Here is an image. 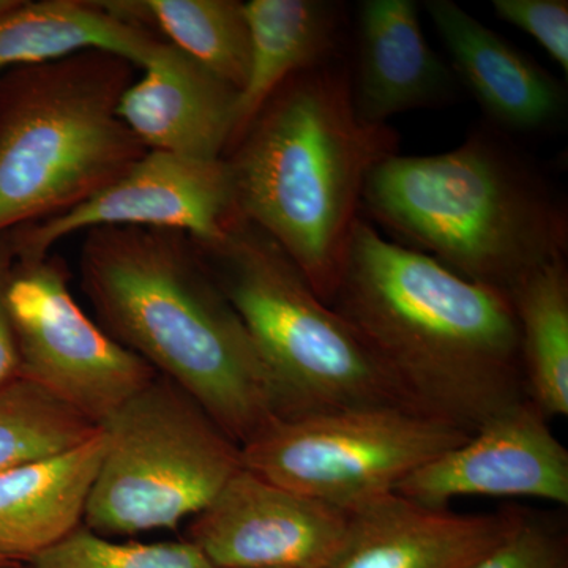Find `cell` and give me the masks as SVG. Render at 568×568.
Instances as JSON below:
<instances>
[{
	"mask_svg": "<svg viewBox=\"0 0 568 568\" xmlns=\"http://www.w3.org/2000/svg\"><path fill=\"white\" fill-rule=\"evenodd\" d=\"M392 126L357 118L351 71L290 78L226 153L235 212L267 234L331 305L369 171L396 155Z\"/></svg>",
	"mask_w": 568,
	"mask_h": 568,
	"instance_id": "3",
	"label": "cell"
},
{
	"mask_svg": "<svg viewBox=\"0 0 568 568\" xmlns=\"http://www.w3.org/2000/svg\"><path fill=\"white\" fill-rule=\"evenodd\" d=\"M159 41L148 29L112 17L100 2L0 0V74L82 51L111 52L141 69Z\"/></svg>",
	"mask_w": 568,
	"mask_h": 568,
	"instance_id": "19",
	"label": "cell"
},
{
	"mask_svg": "<svg viewBox=\"0 0 568 568\" xmlns=\"http://www.w3.org/2000/svg\"><path fill=\"white\" fill-rule=\"evenodd\" d=\"M346 528L342 508L280 487L242 466L194 515L189 541L215 568H325Z\"/></svg>",
	"mask_w": 568,
	"mask_h": 568,
	"instance_id": "11",
	"label": "cell"
},
{
	"mask_svg": "<svg viewBox=\"0 0 568 568\" xmlns=\"http://www.w3.org/2000/svg\"><path fill=\"white\" fill-rule=\"evenodd\" d=\"M263 361L274 418L406 406L364 343L278 245L241 216L220 241L194 242Z\"/></svg>",
	"mask_w": 568,
	"mask_h": 568,
	"instance_id": "6",
	"label": "cell"
},
{
	"mask_svg": "<svg viewBox=\"0 0 568 568\" xmlns=\"http://www.w3.org/2000/svg\"><path fill=\"white\" fill-rule=\"evenodd\" d=\"M237 219L226 160L204 162L148 151L114 182L69 211L11 231L18 257H41L99 227L173 231L200 244L220 241Z\"/></svg>",
	"mask_w": 568,
	"mask_h": 568,
	"instance_id": "10",
	"label": "cell"
},
{
	"mask_svg": "<svg viewBox=\"0 0 568 568\" xmlns=\"http://www.w3.org/2000/svg\"><path fill=\"white\" fill-rule=\"evenodd\" d=\"M528 398L496 414L465 443L418 467L395 493L429 508L459 496L534 497L568 504V452Z\"/></svg>",
	"mask_w": 568,
	"mask_h": 568,
	"instance_id": "12",
	"label": "cell"
},
{
	"mask_svg": "<svg viewBox=\"0 0 568 568\" xmlns=\"http://www.w3.org/2000/svg\"><path fill=\"white\" fill-rule=\"evenodd\" d=\"M0 568H31V567H29V564H28V566H21V562H20V564H11V566L0 567Z\"/></svg>",
	"mask_w": 568,
	"mask_h": 568,
	"instance_id": "28",
	"label": "cell"
},
{
	"mask_svg": "<svg viewBox=\"0 0 568 568\" xmlns=\"http://www.w3.org/2000/svg\"><path fill=\"white\" fill-rule=\"evenodd\" d=\"M11 564H20L17 560L7 558V556L0 555V567L11 566Z\"/></svg>",
	"mask_w": 568,
	"mask_h": 568,
	"instance_id": "27",
	"label": "cell"
},
{
	"mask_svg": "<svg viewBox=\"0 0 568 568\" xmlns=\"http://www.w3.org/2000/svg\"><path fill=\"white\" fill-rule=\"evenodd\" d=\"M118 114L148 151L215 162L233 141L239 92L168 41L155 44Z\"/></svg>",
	"mask_w": 568,
	"mask_h": 568,
	"instance_id": "14",
	"label": "cell"
},
{
	"mask_svg": "<svg viewBox=\"0 0 568 568\" xmlns=\"http://www.w3.org/2000/svg\"><path fill=\"white\" fill-rule=\"evenodd\" d=\"M519 331L526 396L547 418L568 416L566 257L537 268L508 294Z\"/></svg>",
	"mask_w": 568,
	"mask_h": 568,
	"instance_id": "21",
	"label": "cell"
},
{
	"mask_svg": "<svg viewBox=\"0 0 568 568\" xmlns=\"http://www.w3.org/2000/svg\"><path fill=\"white\" fill-rule=\"evenodd\" d=\"M17 257L13 233L0 234V390L21 377L20 354L7 310V286Z\"/></svg>",
	"mask_w": 568,
	"mask_h": 568,
	"instance_id": "26",
	"label": "cell"
},
{
	"mask_svg": "<svg viewBox=\"0 0 568 568\" xmlns=\"http://www.w3.org/2000/svg\"><path fill=\"white\" fill-rule=\"evenodd\" d=\"M112 17L140 28L159 29L166 41L205 69L244 89L252 43L245 2L239 0H111L102 2Z\"/></svg>",
	"mask_w": 568,
	"mask_h": 568,
	"instance_id": "20",
	"label": "cell"
},
{
	"mask_svg": "<svg viewBox=\"0 0 568 568\" xmlns=\"http://www.w3.org/2000/svg\"><path fill=\"white\" fill-rule=\"evenodd\" d=\"M99 429L47 388L20 377L0 390V473L70 450Z\"/></svg>",
	"mask_w": 568,
	"mask_h": 568,
	"instance_id": "22",
	"label": "cell"
},
{
	"mask_svg": "<svg viewBox=\"0 0 568 568\" xmlns=\"http://www.w3.org/2000/svg\"><path fill=\"white\" fill-rule=\"evenodd\" d=\"M457 77L429 47L414 0H364L357 14L355 114L387 125L396 114L450 102Z\"/></svg>",
	"mask_w": 568,
	"mask_h": 568,
	"instance_id": "16",
	"label": "cell"
},
{
	"mask_svg": "<svg viewBox=\"0 0 568 568\" xmlns=\"http://www.w3.org/2000/svg\"><path fill=\"white\" fill-rule=\"evenodd\" d=\"M103 454L100 428L80 446L0 473V555L29 562L80 528Z\"/></svg>",
	"mask_w": 568,
	"mask_h": 568,
	"instance_id": "17",
	"label": "cell"
},
{
	"mask_svg": "<svg viewBox=\"0 0 568 568\" xmlns=\"http://www.w3.org/2000/svg\"><path fill=\"white\" fill-rule=\"evenodd\" d=\"M424 9L450 55L455 77L497 126L538 133L566 119V89L544 67L454 0H426Z\"/></svg>",
	"mask_w": 568,
	"mask_h": 568,
	"instance_id": "15",
	"label": "cell"
},
{
	"mask_svg": "<svg viewBox=\"0 0 568 568\" xmlns=\"http://www.w3.org/2000/svg\"><path fill=\"white\" fill-rule=\"evenodd\" d=\"M473 568H568L566 537L526 514L515 532Z\"/></svg>",
	"mask_w": 568,
	"mask_h": 568,
	"instance_id": "24",
	"label": "cell"
},
{
	"mask_svg": "<svg viewBox=\"0 0 568 568\" xmlns=\"http://www.w3.org/2000/svg\"><path fill=\"white\" fill-rule=\"evenodd\" d=\"M104 454L84 526L100 536L173 529L242 467L234 443L192 395L156 375L103 425Z\"/></svg>",
	"mask_w": 568,
	"mask_h": 568,
	"instance_id": "7",
	"label": "cell"
},
{
	"mask_svg": "<svg viewBox=\"0 0 568 568\" xmlns=\"http://www.w3.org/2000/svg\"><path fill=\"white\" fill-rule=\"evenodd\" d=\"M80 271L104 331L192 395L234 443L275 417L252 336L192 237L99 227L85 233Z\"/></svg>",
	"mask_w": 568,
	"mask_h": 568,
	"instance_id": "2",
	"label": "cell"
},
{
	"mask_svg": "<svg viewBox=\"0 0 568 568\" xmlns=\"http://www.w3.org/2000/svg\"><path fill=\"white\" fill-rule=\"evenodd\" d=\"M362 204L407 248L510 294L567 254V213L551 183L514 145L477 130L454 151L388 156Z\"/></svg>",
	"mask_w": 568,
	"mask_h": 568,
	"instance_id": "4",
	"label": "cell"
},
{
	"mask_svg": "<svg viewBox=\"0 0 568 568\" xmlns=\"http://www.w3.org/2000/svg\"><path fill=\"white\" fill-rule=\"evenodd\" d=\"M31 568H215L192 541L119 544L80 526L29 560Z\"/></svg>",
	"mask_w": 568,
	"mask_h": 568,
	"instance_id": "23",
	"label": "cell"
},
{
	"mask_svg": "<svg viewBox=\"0 0 568 568\" xmlns=\"http://www.w3.org/2000/svg\"><path fill=\"white\" fill-rule=\"evenodd\" d=\"M21 377L100 426L156 376L82 312L59 257H17L7 286Z\"/></svg>",
	"mask_w": 568,
	"mask_h": 568,
	"instance_id": "9",
	"label": "cell"
},
{
	"mask_svg": "<svg viewBox=\"0 0 568 568\" xmlns=\"http://www.w3.org/2000/svg\"><path fill=\"white\" fill-rule=\"evenodd\" d=\"M469 433L399 405L272 418L241 447L242 466L280 487L351 511L395 493L399 481Z\"/></svg>",
	"mask_w": 568,
	"mask_h": 568,
	"instance_id": "8",
	"label": "cell"
},
{
	"mask_svg": "<svg viewBox=\"0 0 568 568\" xmlns=\"http://www.w3.org/2000/svg\"><path fill=\"white\" fill-rule=\"evenodd\" d=\"M500 21L528 33L568 73L567 0H495Z\"/></svg>",
	"mask_w": 568,
	"mask_h": 568,
	"instance_id": "25",
	"label": "cell"
},
{
	"mask_svg": "<svg viewBox=\"0 0 568 568\" xmlns=\"http://www.w3.org/2000/svg\"><path fill=\"white\" fill-rule=\"evenodd\" d=\"M346 514L345 538L325 568H473L526 517L517 507L455 514L398 493Z\"/></svg>",
	"mask_w": 568,
	"mask_h": 568,
	"instance_id": "13",
	"label": "cell"
},
{
	"mask_svg": "<svg viewBox=\"0 0 568 568\" xmlns=\"http://www.w3.org/2000/svg\"><path fill=\"white\" fill-rule=\"evenodd\" d=\"M133 67L82 51L0 74V234L81 204L148 152L118 114Z\"/></svg>",
	"mask_w": 568,
	"mask_h": 568,
	"instance_id": "5",
	"label": "cell"
},
{
	"mask_svg": "<svg viewBox=\"0 0 568 568\" xmlns=\"http://www.w3.org/2000/svg\"><path fill=\"white\" fill-rule=\"evenodd\" d=\"M252 59L239 92L233 141L280 88L302 71L335 61L342 37V7L325 0H250L245 2ZM226 156V155H224Z\"/></svg>",
	"mask_w": 568,
	"mask_h": 568,
	"instance_id": "18",
	"label": "cell"
},
{
	"mask_svg": "<svg viewBox=\"0 0 568 568\" xmlns=\"http://www.w3.org/2000/svg\"><path fill=\"white\" fill-rule=\"evenodd\" d=\"M332 308L410 409L474 433L528 398L510 297L358 216Z\"/></svg>",
	"mask_w": 568,
	"mask_h": 568,
	"instance_id": "1",
	"label": "cell"
}]
</instances>
